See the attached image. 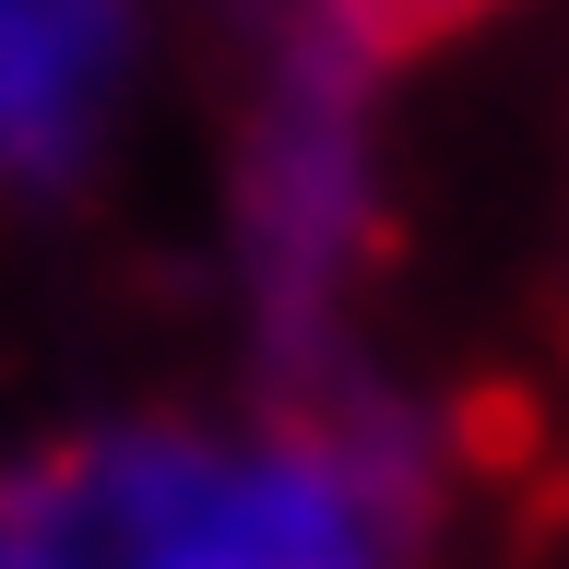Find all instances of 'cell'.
Here are the masks:
<instances>
[{"mask_svg": "<svg viewBox=\"0 0 569 569\" xmlns=\"http://www.w3.org/2000/svg\"><path fill=\"white\" fill-rule=\"evenodd\" d=\"M107 569H380L391 462L356 439H119L71 462Z\"/></svg>", "mask_w": 569, "mask_h": 569, "instance_id": "1", "label": "cell"}, {"mask_svg": "<svg viewBox=\"0 0 569 569\" xmlns=\"http://www.w3.org/2000/svg\"><path fill=\"white\" fill-rule=\"evenodd\" d=\"M356 213H368V131H356V83L345 48L284 60L273 119L249 142V273L273 297V320H320V297L345 284Z\"/></svg>", "mask_w": 569, "mask_h": 569, "instance_id": "2", "label": "cell"}, {"mask_svg": "<svg viewBox=\"0 0 569 569\" xmlns=\"http://www.w3.org/2000/svg\"><path fill=\"white\" fill-rule=\"evenodd\" d=\"M131 83V0H0V167L60 178Z\"/></svg>", "mask_w": 569, "mask_h": 569, "instance_id": "3", "label": "cell"}, {"mask_svg": "<svg viewBox=\"0 0 569 569\" xmlns=\"http://www.w3.org/2000/svg\"><path fill=\"white\" fill-rule=\"evenodd\" d=\"M0 569H107L96 533H83V498L60 475H0Z\"/></svg>", "mask_w": 569, "mask_h": 569, "instance_id": "4", "label": "cell"}, {"mask_svg": "<svg viewBox=\"0 0 569 569\" xmlns=\"http://www.w3.org/2000/svg\"><path fill=\"white\" fill-rule=\"evenodd\" d=\"M487 0H345L356 36H439V24H475Z\"/></svg>", "mask_w": 569, "mask_h": 569, "instance_id": "5", "label": "cell"}]
</instances>
